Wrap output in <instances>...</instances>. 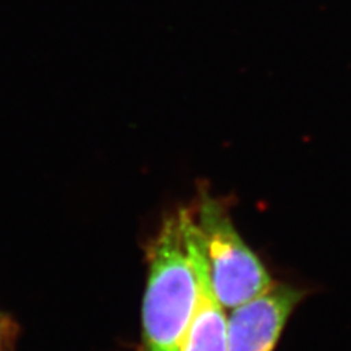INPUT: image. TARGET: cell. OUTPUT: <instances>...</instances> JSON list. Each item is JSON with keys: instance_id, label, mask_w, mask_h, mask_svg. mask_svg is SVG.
<instances>
[{"instance_id": "cell-1", "label": "cell", "mask_w": 351, "mask_h": 351, "mask_svg": "<svg viewBox=\"0 0 351 351\" xmlns=\"http://www.w3.org/2000/svg\"><path fill=\"white\" fill-rule=\"evenodd\" d=\"M199 300V276L178 210L166 217L148 247L142 302L144 351H180Z\"/></svg>"}, {"instance_id": "cell-2", "label": "cell", "mask_w": 351, "mask_h": 351, "mask_svg": "<svg viewBox=\"0 0 351 351\" xmlns=\"http://www.w3.org/2000/svg\"><path fill=\"white\" fill-rule=\"evenodd\" d=\"M193 217L211 287L224 309L232 311L269 287L274 281L259 256L237 232L227 201L215 196L204 182L197 184Z\"/></svg>"}, {"instance_id": "cell-3", "label": "cell", "mask_w": 351, "mask_h": 351, "mask_svg": "<svg viewBox=\"0 0 351 351\" xmlns=\"http://www.w3.org/2000/svg\"><path fill=\"white\" fill-rule=\"evenodd\" d=\"M304 291L290 284L269 287L227 315L228 351H274Z\"/></svg>"}, {"instance_id": "cell-4", "label": "cell", "mask_w": 351, "mask_h": 351, "mask_svg": "<svg viewBox=\"0 0 351 351\" xmlns=\"http://www.w3.org/2000/svg\"><path fill=\"white\" fill-rule=\"evenodd\" d=\"M179 213L186 245L189 247L201 282V300L180 351H228L227 309L218 302L211 287L202 241L195 223L193 208H180Z\"/></svg>"}, {"instance_id": "cell-5", "label": "cell", "mask_w": 351, "mask_h": 351, "mask_svg": "<svg viewBox=\"0 0 351 351\" xmlns=\"http://www.w3.org/2000/svg\"><path fill=\"white\" fill-rule=\"evenodd\" d=\"M15 326L10 317L0 312V351H9L10 343L14 339Z\"/></svg>"}]
</instances>
